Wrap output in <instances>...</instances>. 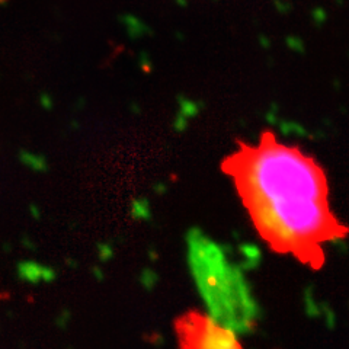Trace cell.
Instances as JSON below:
<instances>
[{
	"label": "cell",
	"mask_w": 349,
	"mask_h": 349,
	"mask_svg": "<svg viewBox=\"0 0 349 349\" xmlns=\"http://www.w3.org/2000/svg\"><path fill=\"white\" fill-rule=\"evenodd\" d=\"M221 172L274 253L320 271L326 264L323 245L349 236V227L330 207L323 166L298 145L278 140L274 131H262L256 143L237 141Z\"/></svg>",
	"instance_id": "cell-1"
},
{
	"label": "cell",
	"mask_w": 349,
	"mask_h": 349,
	"mask_svg": "<svg viewBox=\"0 0 349 349\" xmlns=\"http://www.w3.org/2000/svg\"><path fill=\"white\" fill-rule=\"evenodd\" d=\"M178 349H243L236 332L200 310H186L175 319Z\"/></svg>",
	"instance_id": "cell-2"
},
{
	"label": "cell",
	"mask_w": 349,
	"mask_h": 349,
	"mask_svg": "<svg viewBox=\"0 0 349 349\" xmlns=\"http://www.w3.org/2000/svg\"><path fill=\"white\" fill-rule=\"evenodd\" d=\"M0 1H3V0H0Z\"/></svg>",
	"instance_id": "cell-3"
}]
</instances>
